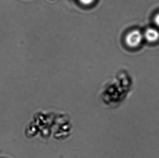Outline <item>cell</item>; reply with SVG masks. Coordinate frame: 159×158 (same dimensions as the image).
Segmentation results:
<instances>
[{
  "label": "cell",
  "mask_w": 159,
  "mask_h": 158,
  "mask_svg": "<svg viewBox=\"0 0 159 158\" xmlns=\"http://www.w3.org/2000/svg\"><path fill=\"white\" fill-rule=\"evenodd\" d=\"M143 36L141 33L138 30H134L127 35L125 41L127 45L130 47H136L141 42Z\"/></svg>",
  "instance_id": "1"
},
{
  "label": "cell",
  "mask_w": 159,
  "mask_h": 158,
  "mask_svg": "<svg viewBox=\"0 0 159 158\" xmlns=\"http://www.w3.org/2000/svg\"><path fill=\"white\" fill-rule=\"evenodd\" d=\"M144 37L149 42H154L159 39V32L154 28H148L144 33Z\"/></svg>",
  "instance_id": "2"
},
{
  "label": "cell",
  "mask_w": 159,
  "mask_h": 158,
  "mask_svg": "<svg viewBox=\"0 0 159 158\" xmlns=\"http://www.w3.org/2000/svg\"><path fill=\"white\" fill-rule=\"evenodd\" d=\"M94 0H80V1L82 2V4H85V5H89L92 3L93 2Z\"/></svg>",
  "instance_id": "3"
},
{
  "label": "cell",
  "mask_w": 159,
  "mask_h": 158,
  "mask_svg": "<svg viewBox=\"0 0 159 158\" xmlns=\"http://www.w3.org/2000/svg\"><path fill=\"white\" fill-rule=\"evenodd\" d=\"M155 22L157 26H159V13L155 16Z\"/></svg>",
  "instance_id": "4"
}]
</instances>
